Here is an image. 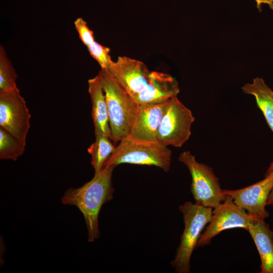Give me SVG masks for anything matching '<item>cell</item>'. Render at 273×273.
Returning <instances> with one entry per match:
<instances>
[{
	"label": "cell",
	"mask_w": 273,
	"mask_h": 273,
	"mask_svg": "<svg viewBox=\"0 0 273 273\" xmlns=\"http://www.w3.org/2000/svg\"><path fill=\"white\" fill-rule=\"evenodd\" d=\"M115 167H104L81 187L68 189L61 198L63 204L75 206L82 213L89 242L100 238L99 215L102 206L113 198L112 176Z\"/></svg>",
	"instance_id": "1"
},
{
	"label": "cell",
	"mask_w": 273,
	"mask_h": 273,
	"mask_svg": "<svg viewBox=\"0 0 273 273\" xmlns=\"http://www.w3.org/2000/svg\"><path fill=\"white\" fill-rule=\"evenodd\" d=\"M106 96L112 140L117 143L127 138L139 105L108 69L99 72Z\"/></svg>",
	"instance_id": "2"
},
{
	"label": "cell",
	"mask_w": 273,
	"mask_h": 273,
	"mask_svg": "<svg viewBox=\"0 0 273 273\" xmlns=\"http://www.w3.org/2000/svg\"><path fill=\"white\" fill-rule=\"evenodd\" d=\"M185 224L180 242L172 266L178 273L191 272L190 259L205 226L210 222L213 208L186 202L179 207Z\"/></svg>",
	"instance_id": "3"
},
{
	"label": "cell",
	"mask_w": 273,
	"mask_h": 273,
	"mask_svg": "<svg viewBox=\"0 0 273 273\" xmlns=\"http://www.w3.org/2000/svg\"><path fill=\"white\" fill-rule=\"evenodd\" d=\"M171 158V150L158 141L139 142L127 137L120 141L103 168L128 163L155 166L167 172L170 168Z\"/></svg>",
	"instance_id": "4"
},
{
	"label": "cell",
	"mask_w": 273,
	"mask_h": 273,
	"mask_svg": "<svg viewBox=\"0 0 273 273\" xmlns=\"http://www.w3.org/2000/svg\"><path fill=\"white\" fill-rule=\"evenodd\" d=\"M178 160L191 175V191L196 203L213 209L224 200L226 196L210 167L198 162L190 151L181 152Z\"/></svg>",
	"instance_id": "5"
},
{
	"label": "cell",
	"mask_w": 273,
	"mask_h": 273,
	"mask_svg": "<svg viewBox=\"0 0 273 273\" xmlns=\"http://www.w3.org/2000/svg\"><path fill=\"white\" fill-rule=\"evenodd\" d=\"M195 121L192 111L175 96L170 99L157 134V141L166 146L181 147L190 138Z\"/></svg>",
	"instance_id": "6"
},
{
	"label": "cell",
	"mask_w": 273,
	"mask_h": 273,
	"mask_svg": "<svg viewBox=\"0 0 273 273\" xmlns=\"http://www.w3.org/2000/svg\"><path fill=\"white\" fill-rule=\"evenodd\" d=\"M255 217L226 195L224 200L213 208L211 220L201 234L196 248L210 244L213 238L226 230L243 228L248 231Z\"/></svg>",
	"instance_id": "7"
},
{
	"label": "cell",
	"mask_w": 273,
	"mask_h": 273,
	"mask_svg": "<svg viewBox=\"0 0 273 273\" xmlns=\"http://www.w3.org/2000/svg\"><path fill=\"white\" fill-rule=\"evenodd\" d=\"M31 115L17 87L0 93V127L26 145Z\"/></svg>",
	"instance_id": "8"
},
{
	"label": "cell",
	"mask_w": 273,
	"mask_h": 273,
	"mask_svg": "<svg viewBox=\"0 0 273 273\" xmlns=\"http://www.w3.org/2000/svg\"><path fill=\"white\" fill-rule=\"evenodd\" d=\"M273 189V171L252 185L234 190H223L224 194L232 197L235 203L256 217L265 219L268 215L265 209L267 201Z\"/></svg>",
	"instance_id": "9"
},
{
	"label": "cell",
	"mask_w": 273,
	"mask_h": 273,
	"mask_svg": "<svg viewBox=\"0 0 273 273\" xmlns=\"http://www.w3.org/2000/svg\"><path fill=\"white\" fill-rule=\"evenodd\" d=\"M108 70L133 99L145 88L151 73L144 62L125 56H119Z\"/></svg>",
	"instance_id": "10"
},
{
	"label": "cell",
	"mask_w": 273,
	"mask_h": 273,
	"mask_svg": "<svg viewBox=\"0 0 273 273\" xmlns=\"http://www.w3.org/2000/svg\"><path fill=\"white\" fill-rule=\"evenodd\" d=\"M170 99L154 104L139 105L128 138L136 141H157V134Z\"/></svg>",
	"instance_id": "11"
},
{
	"label": "cell",
	"mask_w": 273,
	"mask_h": 273,
	"mask_svg": "<svg viewBox=\"0 0 273 273\" xmlns=\"http://www.w3.org/2000/svg\"><path fill=\"white\" fill-rule=\"evenodd\" d=\"M179 93L174 77L166 73L151 71L147 85L133 99L138 105L158 103L177 96Z\"/></svg>",
	"instance_id": "12"
},
{
	"label": "cell",
	"mask_w": 273,
	"mask_h": 273,
	"mask_svg": "<svg viewBox=\"0 0 273 273\" xmlns=\"http://www.w3.org/2000/svg\"><path fill=\"white\" fill-rule=\"evenodd\" d=\"M88 92L92 103L95 134H103L112 140L106 96L99 73L88 80Z\"/></svg>",
	"instance_id": "13"
},
{
	"label": "cell",
	"mask_w": 273,
	"mask_h": 273,
	"mask_svg": "<svg viewBox=\"0 0 273 273\" xmlns=\"http://www.w3.org/2000/svg\"><path fill=\"white\" fill-rule=\"evenodd\" d=\"M252 237L261 259V273H273V231L264 219L255 217L247 231Z\"/></svg>",
	"instance_id": "14"
},
{
	"label": "cell",
	"mask_w": 273,
	"mask_h": 273,
	"mask_svg": "<svg viewBox=\"0 0 273 273\" xmlns=\"http://www.w3.org/2000/svg\"><path fill=\"white\" fill-rule=\"evenodd\" d=\"M243 92L253 96L257 106L262 111L267 124L273 133V91L263 78L256 77L252 83L245 84Z\"/></svg>",
	"instance_id": "15"
},
{
	"label": "cell",
	"mask_w": 273,
	"mask_h": 273,
	"mask_svg": "<svg viewBox=\"0 0 273 273\" xmlns=\"http://www.w3.org/2000/svg\"><path fill=\"white\" fill-rule=\"evenodd\" d=\"M108 136L101 134L95 135V141L87 149L91 156V164L98 173L103 168L104 165L111 155L114 152L116 147Z\"/></svg>",
	"instance_id": "16"
},
{
	"label": "cell",
	"mask_w": 273,
	"mask_h": 273,
	"mask_svg": "<svg viewBox=\"0 0 273 273\" xmlns=\"http://www.w3.org/2000/svg\"><path fill=\"white\" fill-rule=\"evenodd\" d=\"M26 145L0 127V159L16 161L24 152Z\"/></svg>",
	"instance_id": "17"
},
{
	"label": "cell",
	"mask_w": 273,
	"mask_h": 273,
	"mask_svg": "<svg viewBox=\"0 0 273 273\" xmlns=\"http://www.w3.org/2000/svg\"><path fill=\"white\" fill-rule=\"evenodd\" d=\"M18 77L4 46H0V93L14 89Z\"/></svg>",
	"instance_id": "18"
},
{
	"label": "cell",
	"mask_w": 273,
	"mask_h": 273,
	"mask_svg": "<svg viewBox=\"0 0 273 273\" xmlns=\"http://www.w3.org/2000/svg\"><path fill=\"white\" fill-rule=\"evenodd\" d=\"M90 56L97 61L101 68L109 69L114 61L110 55V50L108 47L104 46L97 41H95L87 47Z\"/></svg>",
	"instance_id": "19"
},
{
	"label": "cell",
	"mask_w": 273,
	"mask_h": 273,
	"mask_svg": "<svg viewBox=\"0 0 273 273\" xmlns=\"http://www.w3.org/2000/svg\"><path fill=\"white\" fill-rule=\"evenodd\" d=\"M74 24L80 39L86 47L95 41L94 32L89 28L86 22L83 18H77Z\"/></svg>",
	"instance_id": "20"
},
{
	"label": "cell",
	"mask_w": 273,
	"mask_h": 273,
	"mask_svg": "<svg viewBox=\"0 0 273 273\" xmlns=\"http://www.w3.org/2000/svg\"><path fill=\"white\" fill-rule=\"evenodd\" d=\"M256 3L257 8L260 11L262 4H267L273 10V0H254Z\"/></svg>",
	"instance_id": "21"
},
{
	"label": "cell",
	"mask_w": 273,
	"mask_h": 273,
	"mask_svg": "<svg viewBox=\"0 0 273 273\" xmlns=\"http://www.w3.org/2000/svg\"><path fill=\"white\" fill-rule=\"evenodd\" d=\"M266 205L273 206V189L271 190L268 196L267 203H266Z\"/></svg>",
	"instance_id": "22"
},
{
	"label": "cell",
	"mask_w": 273,
	"mask_h": 273,
	"mask_svg": "<svg viewBox=\"0 0 273 273\" xmlns=\"http://www.w3.org/2000/svg\"><path fill=\"white\" fill-rule=\"evenodd\" d=\"M272 171H273V161L269 165V166L268 167L266 171L265 175L268 174L269 173H270V172H271Z\"/></svg>",
	"instance_id": "23"
}]
</instances>
